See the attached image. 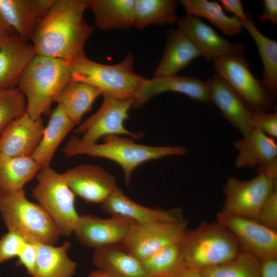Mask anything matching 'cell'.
<instances>
[{"mask_svg": "<svg viewBox=\"0 0 277 277\" xmlns=\"http://www.w3.org/2000/svg\"><path fill=\"white\" fill-rule=\"evenodd\" d=\"M86 0H55L31 41L35 55L71 60L85 54L93 27L85 20Z\"/></svg>", "mask_w": 277, "mask_h": 277, "instance_id": "1", "label": "cell"}, {"mask_svg": "<svg viewBox=\"0 0 277 277\" xmlns=\"http://www.w3.org/2000/svg\"><path fill=\"white\" fill-rule=\"evenodd\" d=\"M62 151L68 156L86 154L116 163L123 169L127 186L130 183L133 171L145 162L187 153V149L183 146H147L136 143L132 138L117 135L104 136L102 144L87 143L76 136H72Z\"/></svg>", "mask_w": 277, "mask_h": 277, "instance_id": "2", "label": "cell"}, {"mask_svg": "<svg viewBox=\"0 0 277 277\" xmlns=\"http://www.w3.org/2000/svg\"><path fill=\"white\" fill-rule=\"evenodd\" d=\"M70 80V70L63 60L35 55L17 86L26 99V112L34 120L48 113Z\"/></svg>", "mask_w": 277, "mask_h": 277, "instance_id": "3", "label": "cell"}, {"mask_svg": "<svg viewBox=\"0 0 277 277\" xmlns=\"http://www.w3.org/2000/svg\"><path fill=\"white\" fill-rule=\"evenodd\" d=\"M184 268L200 271L225 263L241 251L233 234L217 222L187 230L180 242Z\"/></svg>", "mask_w": 277, "mask_h": 277, "instance_id": "4", "label": "cell"}, {"mask_svg": "<svg viewBox=\"0 0 277 277\" xmlns=\"http://www.w3.org/2000/svg\"><path fill=\"white\" fill-rule=\"evenodd\" d=\"M63 60L70 70L71 80L91 85L99 89L103 95L134 100L145 78L134 71V57L131 52L114 65L95 62L85 54Z\"/></svg>", "mask_w": 277, "mask_h": 277, "instance_id": "5", "label": "cell"}, {"mask_svg": "<svg viewBox=\"0 0 277 277\" xmlns=\"http://www.w3.org/2000/svg\"><path fill=\"white\" fill-rule=\"evenodd\" d=\"M0 213L8 231L28 242L54 245L61 235L50 216L26 198L24 189L0 195Z\"/></svg>", "mask_w": 277, "mask_h": 277, "instance_id": "6", "label": "cell"}, {"mask_svg": "<svg viewBox=\"0 0 277 277\" xmlns=\"http://www.w3.org/2000/svg\"><path fill=\"white\" fill-rule=\"evenodd\" d=\"M249 180L227 178L223 187L225 201L221 212L255 220L263 204L277 187V161L256 169Z\"/></svg>", "mask_w": 277, "mask_h": 277, "instance_id": "7", "label": "cell"}, {"mask_svg": "<svg viewBox=\"0 0 277 277\" xmlns=\"http://www.w3.org/2000/svg\"><path fill=\"white\" fill-rule=\"evenodd\" d=\"M36 176L37 183L32 189L33 196L50 216L60 235H70L80 217L74 193L63 174L50 167L41 169Z\"/></svg>", "mask_w": 277, "mask_h": 277, "instance_id": "8", "label": "cell"}, {"mask_svg": "<svg viewBox=\"0 0 277 277\" xmlns=\"http://www.w3.org/2000/svg\"><path fill=\"white\" fill-rule=\"evenodd\" d=\"M216 74L223 78L254 111H276L274 100L262 81L250 70L242 53L225 56L213 62Z\"/></svg>", "mask_w": 277, "mask_h": 277, "instance_id": "9", "label": "cell"}, {"mask_svg": "<svg viewBox=\"0 0 277 277\" xmlns=\"http://www.w3.org/2000/svg\"><path fill=\"white\" fill-rule=\"evenodd\" d=\"M103 103L98 110L81 124L73 132L82 134L83 141L94 143L101 137L110 135H127L139 139L142 133H135L127 129L124 122L128 117V112L133 99H120L103 95Z\"/></svg>", "mask_w": 277, "mask_h": 277, "instance_id": "10", "label": "cell"}, {"mask_svg": "<svg viewBox=\"0 0 277 277\" xmlns=\"http://www.w3.org/2000/svg\"><path fill=\"white\" fill-rule=\"evenodd\" d=\"M187 222L131 223L121 243L127 251L142 261L170 245L180 243L187 230Z\"/></svg>", "mask_w": 277, "mask_h": 277, "instance_id": "11", "label": "cell"}, {"mask_svg": "<svg viewBox=\"0 0 277 277\" xmlns=\"http://www.w3.org/2000/svg\"><path fill=\"white\" fill-rule=\"evenodd\" d=\"M217 222L229 230L236 239L241 251L260 261L277 258V231L256 221L226 214L216 215Z\"/></svg>", "mask_w": 277, "mask_h": 277, "instance_id": "12", "label": "cell"}, {"mask_svg": "<svg viewBox=\"0 0 277 277\" xmlns=\"http://www.w3.org/2000/svg\"><path fill=\"white\" fill-rule=\"evenodd\" d=\"M63 174L74 194L88 203L102 204L117 187L114 176L98 166L81 165Z\"/></svg>", "mask_w": 277, "mask_h": 277, "instance_id": "13", "label": "cell"}, {"mask_svg": "<svg viewBox=\"0 0 277 277\" xmlns=\"http://www.w3.org/2000/svg\"><path fill=\"white\" fill-rule=\"evenodd\" d=\"M177 23V29L209 62L225 56L242 53L245 50L242 44L229 42L199 17L187 15L179 19Z\"/></svg>", "mask_w": 277, "mask_h": 277, "instance_id": "14", "label": "cell"}, {"mask_svg": "<svg viewBox=\"0 0 277 277\" xmlns=\"http://www.w3.org/2000/svg\"><path fill=\"white\" fill-rule=\"evenodd\" d=\"M131 224L129 221L119 216L102 219L84 214L80 215L73 233L82 245L95 249L121 244Z\"/></svg>", "mask_w": 277, "mask_h": 277, "instance_id": "15", "label": "cell"}, {"mask_svg": "<svg viewBox=\"0 0 277 277\" xmlns=\"http://www.w3.org/2000/svg\"><path fill=\"white\" fill-rule=\"evenodd\" d=\"M45 127L42 117L34 120L26 112L14 120L0 134V156H31Z\"/></svg>", "mask_w": 277, "mask_h": 277, "instance_id": "16", "label": "cell"}, {"mask_svg": "<svg viewBox=\"0 0 277 277\" xmlns=\"http://www.w3.org/2000/svg\"><path fill=\"white\" fill-rule=\"evenodd\" d=\"M206 81L209 102L216 105L223 116L242 136L248 135L253 129L251 118L254 111L216 74Z\"/></svg>", "mask_w": 277, "mask_h": 277, "instance_id": "17", "label": "cell"}, {"mask_svg": "<svg viewBox=\"0 0 277 277\" xmlns=\"http://www.w3.org/2000/svg\"><path fill=\"white\" fill-rule=\"evenodd\" d=\"M55 0H0V14L18 37L31 41Z\"/></svg>", "mask_w": 277, "mask_h": 277, "instance_id": "18", "label": "cell"}, {"mask_svg": "<svg viewBox=\"0 0 277 277\" xmlns=\"http://www.w3.org/2000/svg\"><path fill=\"white\" fill-rule=\"evenodd\" d=\"M166 92L185 94L191 99L202 103L209 102L208 87L206 81L184 75H172L145 78L132 107L138 109L152 97Z\"/></svg>", "mask_w": 277, "mask_h": 277, "instance_id": "19", "label": "cell"}, {"mask_svg": "<svg viewBox=\"0 0 277 277\" xmlns=\"http://www.w3.org/2000/svg\"><path fill=\"white\" fill-rule=\"evenodd\" d=\"M102 210L135 224L179 222L184 221L180 209L152 208L140 205L124 194L118 187L101 204Z\"/></svg>", "mask_w": 277, "mask_h": 277, "instance_id": "20", "label": "cell"}, {"mask_svg": "<svg viewBox=\"0 0 277 277\" xmlns=\"http://www.w3.org/2000/svg\"><path fill=\"white\" fill-rule=\"evenodd\" d=\"M238 151L235 166L238 169L259 168L277 161V144L274 139L253 128L233 143Z\"/></svg>", "mask_w": 277, "mask_h": 277, "instance_id": "21", "label": "cell"}, {"mask_svg": "<svg viewBox=\"0 0 277 277\" xmlns=\"http://www.w3.org/2000/svg\"><path fill=\"white\" fill-rule=\"evenodd\" d=\"M202 56L195 46L177 28L169 30L167 42L152 77L177 75L195 58Z\"/></svg>", "mask_w": 277, "mask_h": 277, "instance_id": "22", "label": "cell"}, {"mask_svg": "<svg viewBox=\"0 0 277 277\" xmlns=\"http://www.w3.org/2000/svg\"><path fill=\"white\" fill-rule=\"evenodd\" d=\"M35 55L32 45L15 35L0 46V89L16 88L27 65Z\"/></svg>", "mask_w": 277, "mask_h": 277, "instance_id": "23", "label": "cell"}, {"mask_svg": "<svg viewBox=\"0 0 277 277\" xmlns=\"http://www.w3.org/2000/svg\"><path fill=\"white\" fill-rule=\"evenodd\" d=\"M92 263L112 277H148L141 261L121 244L94 249Z\"/></svg>", "mask_w": 277, "mask_h": 277, "instance_id": "24", "label": "cell"}, {"mask_svg": "<svg viewBox=\"0 0 277 277\" xmlns=\"http://www.w3.org/2000/svg\"><path fill=\"white\" fill-rule=\"evenodd\" d=\"M75 125L62 108L57 105L50 113L41 141L31 155L41 169L50 167L58 145Z\"/></svg>", "mask_w": 277, "mask_h": 277, "instance_id": "25", "label": "cell"}, {"mask_svg": "<svg viewBox=\"0 0 277 277\" xmlns=\"http://www.w3.org/2000/svg\"><path fill=\"white\" fill-rule=\"evenodd\" d=\"M36 260L32 277H72L77 264L67 254L70 243L65 241L61 246L34 243Z\"/></svg>", "mask_w": 277, "mask_h": 277, "instance_id": "26", "label": "cell"}, {"mask_svg": "<svg viewBox=\"0 0 277 277\" xmlns=\"http://www.w3.org/2000/svg\"><path fill=\"white\" fill-rule=\"evenodd\" d=\"M135 0H86L93 12L95 26L103 30L125 29L133 26Z\"/></svg>", "mask_w": 277, "mask_h": 277, "instance_id": "27", "label": "cell"}, {"mask_svg": "<svg viewBox=\"0 0 277 277\" xmlns=\"http://www.w3.org/2000/svg\"><path fill=\"white\" fill-rule=\"evenodd\" d=\"M102 92L89 84L70 80L63 89L56 102L76 125L84 114L90 111L94 101Z\"/></svg>", "mask_w": 277, "mask_h": 277, "instance_id": "28", "label": "cell"}, {"mask_svg": "<svg viewBox=\"0 0 277 277\" xmlns=\"http://www.w3.org/2000/svg\"><path fill=\"white\" fill-rule=\"evenodd\" d=\"M248 19L241 22L243 28L247 30L254 41L263 66L264 87L275 100L277 96V42L268 38L258 29L247 11Z\"/></svg>", "mask_w": 277, "mask_h": 277, "instance_id": "29", "label": "cell"}, {"mask_svg": "<svg viewBox=\"0 0 277 277\" xmlns=\"http://www.w3.org/2000/svg\"><path fill=\"white\" fill-rule=\"evenodd\" d=\"M41 169L31 156H0L1 195L23 189Z\"/></svg>", "mask_w": 277, "mask_h": 277, "instance_id": "30", "label": "cell"}, {"mask_svg": "<svg viewBox=\"0 0 277 277\" xmlns=\"http://www.w3.org/2000/svg\"><path fill=\"white\" fill-rule=\"evenodd\" d=\"M180 5L187 15L207 19L212 25L227 36L241 33V21L235 16L227 15L219 2L207 0H181Z\"/></svg>", "mask_w": 277, "mask_h": 277, "instance_id": "31", "label": "cell"}, {"mask_svg": "<svg viewBox=\"0 0 277 277\" xmlns=\"http://www.w3.org/2000/svg\"><path fill=\"white\" fill-rule=\"evenodd\" d=\"M177 1L135 0L133 26L142 29L150 25H164L177 22Z\"/></svg>", "mask_w": 277, "mask_h": 277, "instance_id": "32", "label": "cell"}, {"mask_svg": "<svg viewBox=\"0 0 277 277\" xmlns=\"http://www.w3.org/2000/svg\"><path fill=\"white\" fill-rule=\"evenodd\" d=\"M148 277H171L184 269L180 242L170 245L141 261Z\"/></svg>", "mask_w": 277, "mask_h": 277, "instance_id": "33", "label": "cell"}, {"mask_svg": "<svg viewBox=\"0 0 277 277\" xmlns=\"http://www.w3.org/2000/svg\"><path fill=\"white\" fill-rule=\"evenodd\" d=\"M261 261L241 251L233 259L199 271L204 277H260Z\"/></svg>", "mask_w": 277, "mask_h": 277, "instance_id": "34", "label": "cell"}, {"mask_svg": "<svg viewBox=\"0 0 277 277\" xmlns=\"http://www.w3.org/2000/svg\"><path fill=\"white\" fill-rule=\"evenodd\" d=\"M26 111V99L18 88L0 89V134L12 121Z\"/></svg>", "mask_w": 277, "mask_h": 277, "instance_id": "35", "label": "cell"}, {"mask_svg": "<svg viewBox=\"0 0 277 277\" xmlns=\"http://www.w3.org/2000/svg\"><path fill=\"white\" fill-rule=\"evenodd\" d=\"M27 242L18 234L8 231L0 238V263L17 257Z\"/></svg>", "mask_w": 277, "mask_h": 277, "instance_id": "36", "label": "cell"}, {"mask_svg": "<svg viewBox=\"0 0 277 277\" xmlns=\"http://www.w3.org/2000/svg\"><path fill=\"white\" fill-rule=\"evenodd\" d=\"M253 129L260 130L268 136L277 137V112L254 111L251 118Z\"/></svg>", "mask_w": 277, "mask_h": 277, "instance_id": "37", "label": "cell"}, {"mask_svg": "<svg viewBox=\"0 0 277 277\" xmlns=\"http://www.w3.org/2000/svg\"><path fill=\"white\" fill-rule=\"evenodd\" d=\"M271 229H277V187L268 196L255 220Z\"/></svg>", "mask_w": 277, "mask_h": 277, "instance_id": "38", "label": "cell"}, {"mask_svg": "<svg viewBox=\"0 0 277 277\" xmlns=\"http://www.w3.org/2000/svg\"><path fill=\"white\" fill-rule=\"evenodd\" d=\"M17 258V265L24 266L28 273L32 276L36 260V248L35 243L27 242Z\"/></svg>", "mask_w": 277, "mask_h": 277, "instance_id": "39", "label": "cell"}, {"mask_svg": "<svg viewBox=\"0 0 277 277\" xmlns=\"http://www.w3.org/2000/svg\"><path fill=\"white\" fill-rule=\"evenodd\" d=\"M220 4L224 10L234 14L240 21L245 22L248 19L247 12L243 9L240 0H221Z\"/></svg>", "mask_w": 277, "mask_h": 277, "instance_id": "40", "label": "cell"}, {"mask_svg": "<svg viewBox=\"0 0 277 277\" xmlns=\"http://www.w3.org/2000/svg\"><path fill=\"white\" fill-rule=\"evenodd\" d=\"M263 12L259 17V21L265 23L272 22L274 25H277V1H262Z\"/></svg>", "mask_w": 277, "mask_h": 277, "instance_id": "41", "label": "cell"}, {"mask_svg": "<svg viewBox=\"0 0 277 277\" xmlns=\"http://www.w3.org/2000/svg\"><path fill=\"white\" fill-rule=\"evenodd\" d=\"M260 277H277V258L261 261Z\"/></svg>", "mask_w": 277, "mask_h": 277, "instance_id": "42", "label": "cell"}, {"mask_svg": "<svg viewBox=\"0 0 277 277\" xmlns=\"http://www.w3.org/2000/svg\"><path fill=\"white\" fill-rule=\"evenodd\" d=\"M15 35L17 34L0 14V46Z\"/></svg>", "mask_w": 277, "mask_h": 277, "instance_id": "43", "label": "cell"}, {"mask_svg": "<svg viewBox=\"0 0 277 277\" xmlns=\"http://www.w3.org/2000/svg\"><path fill=\"white\" fill-rule=\"evenodd\" d=\"M177 276L178 277H204L197 271L185 268L180 271Z\"/></svg>", "mask_w": 277, "mask_h": 277, "instance_id": "44", "label": "cell"}, {"mask_svg": "<svg viewBox=\"0 0 277 277\" xmlns=\"http://www.w3.org/2000/svg\"><path fill=\"white\" fill-rule=\"evenodd\" d=\"M88 277H112V276L107 274L104 272L97 269L96 270H95L89 274Z\"/></svg>", "mask_w": 277, "mask_h": 277, "instance_id": "45", "label": "cell"}, {"mask_svg": "<svg viewBox=\"0 0 277 277\" xmlns=\"http://www.w3.org/2000/svg\"><path fill=\"white\" fill-rule=\"evenodd\" d=\"M177 275H178V274H177V275H176V276H171V277H178Z\"/></svg>", "mask_w": 277, "mask_h": 277, "instance_id": "46", "label": "cell"}, {"mask_svg": "<svg viewBox=\"0 0 277 277\" xmlns=\"http://www.w3.org/2000/svg\"><path fill=\"white\" fill-rule=\"evenodd\" d=\"M0 195H1V193H0Z\"/></svg>", "mask_w": 277, "mask_h": 277, "instance_id": "47", "label": "cell"}]
</instances>
